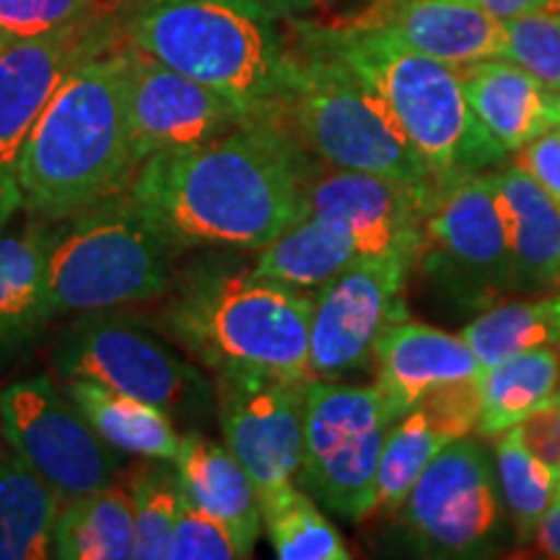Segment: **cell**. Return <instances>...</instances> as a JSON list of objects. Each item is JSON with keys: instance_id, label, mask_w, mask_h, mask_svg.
<instances>
[{"instance_id": "27", "label": "cell", "mask_w": 560, "mask_h": 560, "mask_svg": "<svg viewBox=\"0 0 560 560\" xmlns=\"http://www.w3.org/2000/svg\"><path fill=\"white\" fill-rule=\"evenodd\" d=\"M52 558H136V516H132L130 490L112 482L107 488L66 499L52 532Z\"/></svg>"}, {"instance_id": "17", "label": "cell", "mask_w": 560, "mask_h": 560, "mask_svg": "<svg viewBox=\"0 0 560 560\" xmlns=\"http://www.w3.org/2000/svg\"><path fill=\"white\" fill-rule=\"evenodd\" d=\"M117 34L107 19L94 16L0 50V187L19 182V153L55 89L81 60L115 45Z\"/></svg>"}, {"instance_id": "34", "label": "cell", "mask_w": 560, "mask_h": 560, "mask_svg": "<svg viewBox=\"0 0 560 560\" xmlns=\"http://www.w3.org/2000/svg\"><path fill=\"white\" fill-rule=\"evenodd\" d=\"M506 55L503 58L560 91V21L545 9H535L503 21Z\"/></svg>"}, {"instance_id": "42", "label": "cell", "mask_w": 560, "mask_h": 560, "mask_svg": "<svg viewBox=\"0 0 560 560\" xmlns=\"http://www.w3.org/2000/svg\"><path fill=\"white\" fill-rule=\"evenodd\" d=\"M270 9H306L310 3H317V0H265Z\"/></svg>"}, {"instance_id": "10", "label": "cell", "mask_w": 560, "mask_h": 560, "mask_svg": "<svg viewBox=\"0 0 560 560\" xmlns=\"http://www.w3.org/2000/svg\"><path fill=\"white\" fill-rule=\"evenodd\" d=\"M416 265L462 310L486 312L511 293V257L490 172L441 185Z\"/></svg>"}, {"instance_id": "22", "label": "cell", "mask_w": 560, "mask_h": 560, "mask_svg": "<svg viewBox=\"0 0 560 560\" xmlns=\"http://www.w3.org/2000/svg\"><path fill=\"white\" fill-rule=\"evenodd\" d=\"M467 104L482 128L506 153L560 125V91L506 58H488L457 68Z\"/></svg>"}, {"instance_id": "5", "label": "cell", "mask_w": 560, "mask_h": 560, "mask_svg": "<svg viewBox=\"0 0 560 560\" xmlns=\"http://www.w3.org/2000/svg\"><path fill=\"white\" fill-rule=\"evenodd\" d=\"M296 45L338 60L384 102L439 185L495 170L509 153L467 104L457 68L380 30L296 21Z\"/></svg>"}, {"instance_id": "14", "label": "cell", "mask_w": 560, "mask_h": 560, "mask_svg": "<svg viewBox=\"0 0 560 560\" xmlns=\"http://www.w3.org/2000/svg\"><path fill=\"white\" fill-rule=\"evenodd\" d=\"M213 384L223 441L255 482L257 495L268 499L278 490L299 486L310 380L219 374Z\"/></svg>"}, {"instance_id": "38", "label": "cell", "mask_w": 560, "mask_h": 560, "mask_svg": "<svg viewBox=\"0 0 560 560\" xmlns=\"http://www.w3.org/2000/svg\"><path fill=\"white\" fill-rule=\"evenodd\" d=\"M514 164L522 166L560 206V125L514 151Z\"/></svg>"}, {"instance_id": "12", "label": "cell", "mask_w": 560, "mask_h": 560, "mask_svg": "<svg viewBox=\"0 0 560 560\" xmlns=\"http://www.w3.org/2000/svg\"><path fill=\"white\" fill-rule=\"evenodd\" d=\"M405 255H359L312 299L310 376L346 380L369 369L376 342L405 312Z\"/></svg>"}, {"instance_id": "24", "label": "cell", "mask_w": 560, "mask_h": 560, "mask_svg": "<svg viewBox=\"0 0 560 560\" xmlns=\"http://www.w3.org/2000/svg\"><path fill=\"white\" fill-rule=\"evenodd\" d=\"M50 221L0 231V361L19 355L55 319L47 291Z\"/></svg>"}, {"instance_id": "32", "label": "cell", "mask_w": 560, "mask_h": 560, "mask_svg": "<svg viewBox=\"0 0 560 560\" xmlns=\"http://www.w3.org/2000/svg\"><path fill=\"white\" fill-rule=\"evenodd\" d=\"M495 470L503 509L514 524L516 540L527 545L558 499V475L524 446L516 429L495 439Z\"/></svg>"}, {"instance_id": "39", "label": "cell", "mask_w": 560, "mask_h": 560, "mask_svg": "<svg viewBox=\"0 0 560 560\" xmlns=\"http://www.w3.org/2000/svg\"><path fill=\"white\" fill-rule=\"evenodd\" d=\"M532 542L540 548L542 556L558 558L560 560V499L548 509V514L542 516L540 527L535 529Z\"/></svg>"}, {"instance_id": "36", "label": "cell", "mask_w": 560, "mask_h": 560, "mask_svg": "<svg viewBox=\"0 0 560 560\" xmlns=\"http://www.w3.org/2000/svg\"><path fill=\"white\" fill-rule=\"evenodd\" d=\"M240 548H236L231 532L223 527L219 520L192 506L185 499L179 509L177 522L166 550V560H236Z\"/></svg>"}, {"instance_id": "30", "label": "cell", "mask_w": 560, "mask_h": 560, "mask_svg": "<svg viewBox=\"0 0 560 560\" xmlns=\"http://www.w3.org/2000/svg\"><path fill=\"white\" fill-rule=\"evenodd\" d=\"M459 335L482 369L524 350L560 348V289L537 293V299L529 301L490 306Z\"/></svg>"}, {"instance_id": "13", "label": "cell", "mask_w": 560, "mask_h": 560, "mask_svg": "<svg viewBox=\"0 0 560 560\" xmlns=\"http://www.w3.org/2000/svg\"><path fill=\"white\" fill-rule=\"evenodd\" d=\"M0 431L62 501L107 488L120 475V452L45 374L26 376L0 392Z\"/></svg>"}, {"instance_id": "35", "label": "cell", "mask_w": 560, "mask_h": 560, "mask_svg": "<svg viewBox=\"0 0 560 560\" xmlns=\"http://www.w3.org/2000/svg\"><path fill=\"white\" fill-rule=\"evenodd\" d=\"M100 16L96 0H0V37L21 42Z\"/></svg>"}, {"instance_id": "33", "label": "cell", "mask_w": 560, "mask_h": 560, "mask_svg": "<svg viewBox=\"0 0 560 560\" xmlns=\"http://www.w3.org/2000/svg\"><path fill=\"white\" fill-rule=\"evenodd\" d=\"M166 462L170 459L143 457L128 475L138 560H166L174 522L185 503L177 467Z\"/></svg>"}, {"instance_id": "15", "label": "cell", "mask_w": 560, "mask_h": 560, "mask_svg": "<svg viewBox=\"0 0 560 560\" xmlns=\"http://www.w3.org/2000/svg\"><path fill=\"white\" fill-rule=\"evenodd\" d=\"M319 164L314 161L304 177V213L340 221L353 234L359 255H405L416 265L439 187Z\"/></svg>"}, {"instance_id": "18", "label": "cell", "mask_w": 560, "mask_h": 560, "mask_svg": "<svg viewBox=\"0 0 560 560\" xmlns=\"http://www.w3.org/2000/svg\"><path fill=\"white\" fill-rule=\"evenodd\" d=\"M478 380L452 382L429 392L389 425L376 478V511L397 514L405 495L436 459V454L444 452L452 441L478 433Z\"/></svg>"}, {"instance_id": "26", "label": "cell", "mask_w": 560, "mask_h": 560, "mask_svg": "<svg viewBox=\"0 0 560 560\" xmlns=\"http://www.w3.org/2000/svg\"><path fill=\"white\" fill-rule=\"evenodd\" d=\"M66 395L117 452L172 462L177 457L179 433L174 429L177 420L156 405L136 400L125 392L83 376L66 380Z\"/></svg>"}, {"instance_id": "1", "label": "cell", "mask_w": 560, "mask_h": 560, "mask_svg": "<svg viewBox=\"0 0 560 560\" xmlns=\"http://www.w3.org/2000/svg\"><path fill=\"white\" fill-rule=\"evenodd\" d=\"M314 161L283 120L255 117L210 143L145 159L128 198L182 252L262 249L304 215Z\"/></svg>"}, {"instance_id": "43", "label": "cell", "mask_w": 560, "mask_h": 560, "mask_svg": "<svg viewBox=\"0 0 560 560\" xmlns=\"http://www.w3.org/2000/svg\"><path fill=\"white\" fill-rule=\"evenodd\" d=\"M545 9H548L552 16L560 21V0H548V3H545Z\"/></svg>"}, {"instance_id": "21", "label": "cell", "mask_w": 560, "mask_h": 560, "mask_svg": "<svg viewBox=\"0 0 560 560\" xmlns=\"http://www.w3.org/2000/svg\"><path fill=\"white\" fill-rule=\"evenodd\" d=\"M506 231L511 293L560 289V206L514 161L490 170Z\"/></svg>"}, {"instance_id": "16", "label": "cell", "mask_w": 560, "mask_h": 560, "mask_svg": "<svg viewBox=\"0 0 560 560\" xmlns=\"http://www.w3.org/2000/svg\"><path fill=\"white\" fill-rule=\"evenodd\" d=\"M125 79H128V112L136 153L145 159L166 151H185L226 136L249 117L190 75L122 45Z\"/></svg>"}, {"instance_id": "9", "label": "cell", "mask_w": 560, "mask_h": 560, "mask_svg": "<svg viewBox=\"0 0 560 560\" xmlns=\"http://www.w3.org/2000/svg\"><path fill=\"white\" fill-rule=\"evenodd\" d=\"M389 418L376 387L310 380L299 486L346 522L376 511V478Z\"/></svg>"}, {"instance_id": "23", "label": "cell", "mask_w": 560, "mask_h": 560, "mask_svg": "<svg viewBox=\"0 0 560 560\" xmlns=\"http://www.w3.org/2000/svg\"><path fill=\"white\" fill-rule=\"evenodd\" d=\"M174 467L185 499L219 520L234 537L240 556L249 558L260 540L262 509L255 482L240 459L215 439L190 431L179 439Z\"/></svg>"}, {"instance_id": "45", "label": "cell", "mask_w": 560, "mask_h": 560, "mask_svg": "<svg viewBox=\"0 0 560 560\" xmlns=\"http://www.w3.org/2000/svg\"><path fill=\"white\" fill-rule=\"evenodd\" d=\"M558 392H560V389H558ZM558 499H560V482H558ZM558 499H556V501H558Z\"/></svg>"}, {"instance_id": "4", "label": "cell", "mask_w": 560, "mask_h": 560, "mask_svg": "<svg viewBox=\"0 0 560 560\" xmlns=\"http://www.w3.org/2000/svg\"><path fill=\"white\" fill-rule=\"evenodd\" d=\"M125 42L234 102L249 120L283 117L299 55L265 0H138Z\"/></svg>"}, {"instance_id": "3", "label": "cell", "mask_w": 560, "mask_h": 560, "mask_svg": "<svg viewBox=\"0 0 560 560\" xmlns=\"http://www.w3.org/2000/svg\"><path fill=\"white\" fill-rule=\"evenodd\" d=\"M143 319L213 376L312 380V299L252 268H231L223 260L179 265L156 310Z\"/></svg>"}, {"instance_id": "19", "label": "cell", "mask_w": 560, "mask_h": 560, "mask_svg": "<svg viewBox=\"0 0 560 560\" xmlns=\"http://www.w3.org/2000/svg\"><path fill=\"white\" fill-rule=\"evenodd\" d=\"M350 24L380 30L446 66L506 55V30L470 0H371Z\"/></svg>"}, {"instance_id": "29", "label": "cell", "mask_w": 560, "mask_h": 560, "mask_svg": "<svg viewBox=\"0 0 560 560\" xmlns=\"http://www.w3.org/2000/svg\"><path fill=\"white\" fill-rule=\"evenodd\" d=\"M482 439H499L532 416L560 389V348H535L514 353L480 374Z\"/></svg>"}, {"instance_id": "31", "label": "cell", "mask_w": 560, "mask_h": 560, "mask_svg": "<svg viewBox=\"0 0 560 560\" xmlns=\"http://www.w3.org/2000/svg\"><path fill=\"white\" fill-rule=\"evenodd\" d=\"M262 524L280 560H348L340 532L301 486H289L260 499Z\"/></svg>"}, {"instance_id": "40", "label": "cell", "mask_w": 560, "mask_h": 560, "mask_svg": "<svg viewBox=\"0 0 560 560\" xmlns=\"http://www.w3.org/2000/svg\"><path fill=\"white\" fill-rule=\"evenodd\" d=\"M470 3L480 5L482 11L493 13L495 19L506 21V19L520 16V13L542 9V5L548 3V0H470Z\"/></svg>"}, {"instance_id": "37", "label": "cell", "mask_w": 560, "mask_h": 560, "mask_svg": "<svg viewBox=\"0 0 560 560\" xmlns=\"http://www.w3.org/2000/svg\"><path fill=\"white\" fill-rule=\"evenodd\" d=\"M514 429L520 431L524 446L535 457H540L558 475L560 482V392H556V397H550Z\"/></svg>"}, {"instance_id": "11", "label": "cell", "mask_w": 560, "mask_h": 560, "mask_svg": "<svg viewBox=\"0 0 560 560\" xmlns=\"http://www.w3.org/2000/svg\"><path fill=\"white\" fill-rule=\"evenodd\" d=\"M503 501L493 462L475 436L452 441L397 509L402 529L418 548L439 558H478L501 532Z\"/></svg>"}, {"instance_id": "25", "label": "cell", "mask_w": 560, "mask_h": 560, "mask_svg": "<svg viewBox=\"0 0 560 560\" xmlns=\"http://www.w3.org/2000/svg\"><path fill=\"white\" fill-rule=\"evenodd\" d=\"M62 495L0 431V560L52 558Z\"/></svg>"}, {"instance_id": "41", "label": "cell", "mask_w": 560, "mask_h": 560, "mask_svg": "<svg viewBox=\"0 0 560 560\" xmlns=\"http://www.w3.org/2000/svg\"><path fill=\"white\" fill-rule=\"evenodd\" d=\"M19 210H24V200H21L19 182H16V185L0 187V231L9 229L11 219L19 213Z\"/></svg>"}, {"instance_id": "7", "label": "cell", "mask_w": 560, "mask_h": 560, "mask_svg": "<svg viewBox=\"0 0 560 560\" xmlns=\"http://www.w3.org/2000/svg\"><path fill=\"white\" fill-rule=\"evenodd\" d=\"M293 50L299 55V83L280 120L301 149L338 170L441 187L395 115L366 83L327 55L301 45Z\"/></svg>"}, {"instance_id": "8", "label": "cell", "mask_w": 560, "mask_h": 560, "mask_svg": "<svg viewBox=\"0 0 560 560\" xmlns=\"http://www.w3.org/2000/svg\"><path fill=\"white\" fill-rule=\"evenodd\" d=\"M62 380H94L151 402L174 420L198 423L215 410V389L190 359L164 340L143 314L81 312L62 327L50 350Z\"/></svg>"}, {"instance_id": "28", "label": "cell", "mask_w": 560, "mask_h": 560, "mask_svg": "<svg viewBox=\"0 0 560 560\" xmlns=\"http://www.w3.org/2000/svg\"><path fill=\"white\" fill-rule=\"evenodd\" d=\"M359 257L353 234L340 221L304 213L278 240L260 249L252 270L262 278L310 291L346 270Z\"/></svg>"}, {"instance_id": "6", "label": "cell", "mask_w": 560, "mask_h": 560, "mask_svg": "<svg viewBox=\"0 0 560 560\" xmlns=\"http://www.w3.org/2000/svg\"><path fill=\"white\" fill-rule=\"evenodd\" d=\"M187 255L128 198L115 195L52 226L47 291L55 317L161 299Z\"/></svg>"}, {"instance_id": "2", "label": "cell", "mask_w": 560, "mask_h": 560, "mask_svg": "<svg viewBox=\"0 0 560 560\" xmlns=\"http://www.w3.org/2000/svg\"><path fill=\"white\" fill-rule=\"evenodd\" d=\"M138 170L122 45L115 42L70 70L24 140L16 164L24 213L66 221L128 192Z\"/></svg>"}, {"instance_id": "20", "label": "cell", "mask_w": 560, "mask_h": 560, "mask_svg": "<svg viewBox=\"0 0 560 560\" xmlns=\"http://www.w3.org/2000/svg\"><path fill=\"white\" fill-rule=\"evenodd\" d=\"M376 392L389 425L433 389L478 380L482 363L462 335L402 319L382 335L374 350Z\"/></svg>"}, {"instance_id": "44", "label": "cell", "mask_w": 560, "mask_h": 560, "mask_svg": "<svg viewBox=\"0 0 560 560\" xmlns=\"http://www.w3.org/2000/svg\"><path fill=\"white\" fill-rule=\"evenodd\" d=\"M5 45H9V42H5L3 37H0V50H3V47H5Z\"/></svg>"}]
</instances>
